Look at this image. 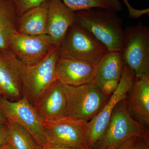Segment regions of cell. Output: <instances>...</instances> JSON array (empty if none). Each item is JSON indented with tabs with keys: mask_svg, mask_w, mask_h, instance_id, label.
I'll use <instances>...</instances> for the list:
<instances>
[{
	"mask_svg": "<svg viewBox=\"0 0 149 149\" xmlns=\"http://www.w3.org/2000/svg\"><path fill=\"white\" fill-rule=\"evenodd\" d=\"M19 17L9 0H0V50H9L11 37L18 33Z\"/></svg>",
	"mask_w": 149,
	"mask_h": 149,
	"instance_id": "ac0fdd59",
	"label": "cell"
},
{
	"mask_svg": "<svg viewBox=\"0 0 149 149\" xmlns=\"http://www.w3.org/2000/svg\"><path fill=\"white\" fill-rule=\"evenodd\" d=\"M0 149H14L13 147L11 146L9 141L6 143L4 145H3L1 147Z\"/></svg>",
	"mask_w": 149,
	"mask_h": 149,
	"instance_id": "83f0119b",
	"label": "cell"
},
{
	"mask_svg": "<svg viewBox=\"0 0 149 149\" xmlns=\"http://www.w3.org/2000/svg\"><path fill=\"white\" fill-rule=\"evenodd\" d=\"M121 54L124 63L133 70L137 78L149 76V28L140 22L124 30Z\"/></svg>",
	"mask_w": 149,
	"mask_h": 149,
	"instance_id": "5b68a950",
	"label": "cell"
},
{
	"mask_svg": "<svg viewBox=\"0 0 149 149\" xmlns=\"http://www.w3.org/2000/svg\"><path fill=\"white\" fill-rule=\"evenodd\" d=\"M8 141L14 149H41L30 133L17 123L8 120Z\"/></svg>",
	"mask_w": 149,
	"mask_h": 149,
	"instance_id": "d6986e66",
	"label": "cell"
},
{
	"mask_svg": "<svg viewBox=\"0 0 149 149\" xmlns=\"http://www.w3.org/2000/svg\"><path fill=\"white\" fill-rule=\"evenodd\" d=\"M49 0L24 13L19 17L18 33L25 35H47Z\"/></svg>",
	"mask_w": 149,
	"mask_h": 149,
	"instance_id": "2e32d148",
	"label": "cell"
},
{
	"mask_svg": "<svg viewBox=\"0 0 149 149\" xmlns=\"http://www.w3.org/2000/svg\"><path fill=\"white\" fill-rule=\"evenodd\" d=\"M67 7L73 11L88 9H106L118 12L122 10L119 0H62Z\"/></svg>",
	"mask_w": 149,
	"mask_h": 149,
	"instance_id": "ffe728a7",
	"label": "cell"
},
{
	"mask_svg": "<svg viewBox=\"0 0 149 149\" xmlns=\"http://www.w3.org/2000/svg\"><path fill=\"white\" fill-rule=\"evenodd\" d=\"M139 138L137 137L130 138L123 142L117 148L115 149H132L136 141Z\"/></svg>",
	"mask_w": 149,
	"mask_h": 149,
	"instance_id": "d4e9b609",
	"label": "cell"
},
{
	"mask_svg": "<svg viewBox=\"0 0 149 149\" xmlns=\"http://www.w3.org/2000/svg\"><path fill=\"white\" fill-rule=\"evenodd\" d=\"M127 96L131 115L144 128L149 125V76L144 74L134 81Z\"/></svg>",
	"mask_w": 149,
	"mask_h": 149,
	"instance_id": "9a60e30c",
	"label": "cell"
},
{
	"mask_svg": "<svg viewBox=\"0 0 149 149\" xmlns=\"http://www.w3.org/2000/svg\"><path fill=\"white\" fill-rule=\"evenodd\" d=\"M68 117L88 122L97 114L109 99L93 83L79 86L63 84Z\"/></svg>",
	"mask_w": 149,
	"mask_h": 149,
	"instance_id": "277c9868",
	"label": "cell"
},
{
	"mask_svg": "<svg viewBox=\"0 0 149 149\" xmlns=\"http://www.w3.org/2000/svg\"><path fill=\"white\" fill-rule=\"evenodd\" d=\"M33 107L42 121L54 120L67 116L63 84L56 80Z\"/></svg>",
	"mask_w": 149,
	"mask_h": 149,
	"instance_id": "5bb4252c",
	"label": "cell"
},
{
	"mask_svg": "<svg viewBox=\"0 0 149 149\" xmlns=\"http://www.w3.org/2000/svg\"><path fill=\"white\" fill-rule=\"evenodd\" d=\"M0 108L7 120L17 123L24 127L41 148L48 144L42 120L25 97L11 101L0 96Z\"/></svg>",
	"mask_w": 149,
	"mask_h": 149,
	"instance_id": "9c48e42d",
	"label": "cell"
},
{
	"mask_svg": "<svg viewBox=\"0 0 149 149\" xmlns=\"http://www.w3.org/2000/svg\"><path fill=\"white\" fill-rule=\"evenodd\" d=\"M74 23L90 33L109 52H122L124 29L122 19L116 12L98 8L77 11Z\"/></svg>",
	"mask_w": 149,
	"mask_h": 149,
	"instance_id": "6da1fadb",
	"label": "cell"
},
{
	"mask_svg": "<svg viewBox=\"0 0 149 149\" xmlns=\"http://www.w3.org/2000/svg\"><path fill=\"white\" fill-rule=\"evenodd\" d=\"M8 129L6 125H0V148L6 143L8 142Z\"/></svg>",
	"mask_w": 149,
	"mask_h": 149,
	"instance_id": "603a6c76",
	"label": "cell"
},
{
	"mask_svg": "<svg viewBox=\"0 0 149 149\" xmlns=\"http://www.w3.org/2000/svg\"><path fill=\"white\" fill-rule=\"evenodd\" d=\"M96 65L89 62L59 54L56 62L57 80L62 84L79 86L92 83L96 73Z\"/></svg>",
	"mask_w": 149,
	"mask_h": 149,
	"instance_id": "8fae6325",
	"label": "cell"
},
{
	"mask_svg": "<svg viewBox=\"0 0 149 149\" xmlns=\"http://www.w3.org/2000/svg\"><path fill=\"white\" fill-rule=\"evenodd\" d=\"M59 55V47H56L39 62L25 64L21 62L22 96L33 106L57 80L55 67Z\"/></svg>",
	"mask_w": 149,
	"mask_h": 149,
	"instance_id": "7a4b0ae2",
	"label": "cell"
},
{
	"mask_svg": "<svg viewBox=\"0 0 149 149\" xmlns=\"http://www.w3.org/2000/svg\"><path fill=\"white\" fill-rule=\"evenodd\" d=\"M41 149H76L69 147L63 146H56L48 144L44 146L41 147Z\"/></svg>",
	"mask_w": 149,
	"mask_h": 149,
	"instance_id": "484cf974",
	"label": "cell"
},
{
	"mask_svg": "<svg viewBox=\"0 0 149 149\" xmlns=\"http://www.w3.org/2000/svg\"><path fill=\"white\" fill-rule=\"evenodd\" d=\"M16 9L19 17L24 13L38 6L47 0H9Z\"/></svg>",
	"mask_w": 149,
	"mask_h": 149,
	"instance_id": "44dd1931",
	"label": "cell"
},
{
	"mask_svg": "<svg viewBox=\"0 0 149 149\" xmlns=\"http://www.w3.org/2000/svg\"><path fill=\"white\" fill-rule=\"evenodd\" d=\"M126 100L116 105L106 130L93 149H115L133 137L148 139L147 129L130 114Z\"/></svg>",
	"mask_w": 149,
	"mask_h": 149,
	"instance_id": "3957f363",
	"label": "cell"
},
{
	"mask_svg": "<svg viewBox=\"0 0 149 149\" xmlns=\"http://www.w3.org/2000/svg\"><path fill=\"white\" fill-rule=\"evenodd\" d=\"M21 61L9 50H0V96L11 101L22 97Z\"/></svg>",
	"mask_w": 149,
	"mask_h": 149,
	"instance_id": "7c38bea8",
	"label": "cell"
},
{
	"mask_svg": "<svg viewBox=\"0 0 149 149\" xmlns=\"http://www.w3.org/2000/svg\"><path fill=\"white\" fill-rule=\"evenodd\" d=\"M128 8L129 13V17L130 18L137 19L141 17L143 15H149V8L143 10H136L130 6L128 0H123Z\"/></svg>",
	"mask_w": 149,
	"mask_h": 149,
	"instance_id": "7402d4cb",
	"label": "cell"
},
{
	"mask_svg": "<svg viewBox=\"0 0 149 149\" xmlns=\"http://www.w3.org/2000/svg\"><path fill=\"white\" fill-rule=\"evenodd\" d=\"M48 144L76 149H90L87 143V121L68 117L42 121Z\"/></svg>",
	"mask_w": 149,
	"mask_h": 149,
	"instance_id": "ba28073f",
	"label": "cell"
},
{
	"mask_svg": "<svg viewBox=\"0 0 149 149\" xmlns=\"http://www.w3.org/2000/svg\"><path fill=\"white\" fill-rule=\"evenodd\" d=\"M124 64L121 52L108 51L96 65L92 83L98 87L107 81H120Z\"/></svg>",
	"mask_w": 149,
	"mask_h": 149,
	"instance_id": "e0dca14e",
	"label": "cell"
},
{
	"mask_svg": "<svg viewBox=\"0 0 149 149\" xmlns=\"http://www.w3.org/2000/svg\"><path fill=\"white\" fill-rule=\"evenodd\" d=\"M136 78L135 72L124 63L118 87L97 114L87 123L86 136L90 149H93L103 135L115 107L119 102L126 100Z\"/></svg>",
	"mask_w": 149,
	"mask_h": 149,
	"instance_id": "8992f818",
	"label": "cell"
},
{
	"mask_svg": "<svg viewBox=\"0 0 149 149\" xmlns=\"http://www.w3.org/2000/svg\"><path fill=\"white\" fill-rule=\"evenodd\" d=\"M132 149H149L148 139L139 138Z\"/></svg>",
	"mask_w": 149,
	"mask_h": 149,
	"instance_id": "cb8c5ba5",
	"label": "cell"
},
{
	"mask_svg": "<svg viewBox=\"0 0 149 149\" xmlns=\"http://www.w3.org/2000/svg\"><path fill=\"white\" fill-rule=\"evenodd\" d=\"M59 51L61 54L71 56L95 65L108 52L104 46L74 22L68 30Z\"/></svg>",
	"mask_w": 149,
	"mask_h": 149,
	"instance_id": "52a82bcc",
	"label": "cell"
},
{
	"mask_svg": "<svg viewBox=\"0 0 149 149\" xmlns=\"http://www.w3.org/2000/svg\"><path fill=\"white\" fill-rule=\"evenodd\" d=\"M47 35H32L17 33L9 42L8 49L22 62L32 64L44 59L56 47Z\"/></svg>",
	"mask_w": 149,
	"mask_h": 149,
	"instance_id": "30bf717a",
	"label": "cell"
},
{
	"mask_svg": "<svg viewBox=\"0 0 149 149\" xmlns=\"http://www.w3.org/2000/svg\"><path fill=\"white\" fill-rule=\"evenodd\" d=\"M74 20L75 12L67 7L62 0H49L47 33L56 47L61 45Z\"/></svg>",
	"mask_w": 149,
	"mask_h": 149,
	"instance_id": "4fadbf2b",
	"label": "cell"
},
{
	"mask_svg": "<svg viewBox=\"0 0 149 149\" xmlns=\"http://www.w3.org/2000/svg\"><path fill=\"white\" fill-rule=\"evenodd\" d=\"M7 121L6 118L0 108V125H6Z\"/></svg>",
	"mask_w": 149,
	"mask_h": 149,
	"instance_id": "4316f807",
	"label": "cell"
}]
</instances>
